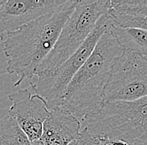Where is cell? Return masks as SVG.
<instances>
[{
	"label": "cell",
	"mask_w": 147,
	"mask_h": 145,
	"mask_svg": "<svg viewBox=\"0 0 147 145\" xmlns=\"http://www.w3.org/2000/svg\"><path fill=\"white\" fill-rule=\"evenodd\" d=\"M78 0H67L52 14L9 32L3 39V52L8 58L7 71L16 75L18 86L24 79L34 77L38 65L54 48L66 20L73 13Z\"/></svg>",
	"instance_id": "6da1fadb"
},
{
	"label": "cell",
	"mask_w": 147,
	"mask_h": 145,
	"mask_svg": "<svg viewBox=\"0 0 147 145\" xmlns=\"http://www.w3.org/2000/svg\"><path fill=\"white\" fill-rule=\"evenodd\" d=\"M110 26L102 35L86 62L74 75L61 99L60 106L80 122L97 114L103 108L105 85L112 67L124 50L112 34Z\"/></svg>",
	"instance_id": "7a4b0ae2"
},
{
	"label": "cell",
	"mask_w": 147,
	"mask_h": 145,
	"mask_svg": "<svg viewBox=\"0 0 147 145\" xmlns=\"http://www.w3.org/2000/svg\"><path fill=\"white\" fill-rule=\"evenodd\" d=\"M82 122L94 133L129 145H144L147 142V97L105 103L97 114Z\"/></svg>",
	"instance_id": "3957f363"
},
{
	"label": "cell",
	"mask_w": 147,
	"mask_h": 145,
	"mask_svg": "<svg viewBox=\"0 0 147 145\" xmlns=\"http://www.w3.org/2000/svg\"><path fill=\"white\" fill-rule=\"evenodd\" d=\"M110 6V0L78 1L54 48L38 65L34 76L49 74L64 63L89 36L99 18L108 13Z\"/></svg>",
	"instance_id": "277c9868"
},
{
	"label": "cell",
	"mask_w": 147,
	"mask_h": 145,
	"mask_svg": "<svg viewBox=\"0 0 147 145\" xmlns=\"http://www.w3.org/2000/svg\"><path fill=\"white\" fill-rule=\"evenodd\" d=\"M111 25L112 19L108 13L101 16L82 45L64 63L51 73L37 77L36 82L30 81L33 91L45 100L49 109L60 106L61 99L68 85L86 62L102 35Z\"/></svg>",
	"instance_id": "5b68a950"
},
{
	"label": "cell",
	"mask_w": 147,
	"mask_h": 145,
	"mask_svg": "<svg viewBox=\"0 0 147 145\" xmlns=\"http://www.w3.org/2000/svg\"><path fill=\"white\" fill-rule=\"evenodd\" d=\"M147 97V58L124 49L110 71L104 91V104L135 101Z\"/></svg>",
	"instance_id": "8992f818"
},
{
	"label": "cell",
	"mask_w": 147,
	"mask_h": 145,
	"mask_svg": "<svg viewBox=\"0 0 147 145\" xmlns=\"http://www.w3.org/2000/svg\"><path fill=\"white\" fill-rule=\"evenodd\" d=\"M13 105L9 116L23 130L30 142L41 138L43 125L49 115L47 102L38 94H32L28 89H20L8 96Z\"/></svg>",
	"instance_id": "52a82bcc"
},
{
	"label": "cell",
	"mask_w": 147,
	"mask_h": 145,
	"mask_svg": "<svg viewBox=\"0 0 147 145\" xmlns=\"http://www.w3.org/2000/svg\"><path fill=\"white\" fill-rule=\"evenodd\" d=\"M67 0H0V39L7 33L52 14Z\"/></svg>",
	"instance_id": "ba28073f"
},
{
	"label": "cell",
	"mask_w": 147,
	"mask_h": 145,
	"mask_svg": "<svg viewBox=\"0 0 147 145\" xmlns=\"http://www.w3.org/2000/svg\"><path fill=\"white\" fill-rule=\"evenodd\" d=\"M81 123L70 112L61 106L49 109L44 125L41 141L45 145H68L79 140Z\"/></svg>",
	"instance_id": "9c48e42d"
},
{
	"label": "cell",
	"mask_w": 147,
	"mask_h": 145,
	"mask_svg": "<svg viewBox=\"0 0 147 145\" xmlns=\"http://www.w3.org/2000/svg\"><path fill=\"white\" fill-rule=\"evenodd\" d=\"M110 30L123 49H129L137 52L147 50V31L146 30L119 28L113 25Z\"/></svg>",
	"instance_id": "30bf717a"
},
{
	"label": "cell",
	"mask_w": 147,
	"mask_h": 145,
	"mask_svg": "<svg viewBox=\"0 0 147 145\" xmlns=\"http://www.w3.org/2000/svg\"><path fill=\"white\" fill-rule=\"evenodd\" d=\"M0 145H31L18 123L7 116L0 119Z\"/></svg>",
	"instance_id": "8fae6325"
},
{
	"label": "cell",
	"mask_w": 147,
	"mask_h": 145,
	"mask_svg": "<svg viewBox=\"0 0 147 145\" xmlns=\"http://www.w3.org/2000/svg\"><path fill=\"white\" fill-rule=\"evenodd\" d=\"M108 14L110 17L118 15H134L147 17V0H112L110 1Z\"/></svg>",
	"instance_id": "7c38bea8"
},
{
	"label": "cell",
	"mask_w": 147,
	"mask_h": 145,
	"mask_svg": "<svg viewBox=\"0 0 147 145\" xmlns=\"http://www.w3.org/2000/svg\"><path fill=\"white\" fill-rule=\"evenodd\" d=\"M110 18L113 25L116 27L139 29L147 31V17L145 16L118 15Z\"/></svg>",
	"instance_id": "4fadbf2b"
},
{
	"label": "cell",
	"mask_w": 147,
	"mask_h": 145,
	"mask_svg": "<svg viewBox=\"0 0 147 145\" xmlns=\"http://www.w3.org/2000/svg\"><path fill=\"white\" fill-rule=\"evenodd\" d=\"M78 143L79 145H119V140L94 133L84 127Z\"/></svg>",
	"instance_id": "5bb4252c"
},
{
	"label": "cell",
	"mask_w": 147,
	"mask_h": 145,
	"mask_svg": "<svg viewBox=\"0 0 147 145\" xmlns=\"http://www.w3.org/2000/svg\"><path fill=\"white\" fill-rule=\"evenodd\" d=\"M31 145H45L44 143L41 141V139H38L37 141H34V142H31Z\"/></svg>",
	"instance_id": "9a60e30c"
},
{
	"label": "cell",
	"mask_w": 147,
	"mask_h": 145,
	"mask_svg": "<svg viewBox=\"0 0 147 145\" xmlns=\"http://www.w3.org/2000/svg\"><path fill=\"white\" fill-rule=\"evenodd\" d=\"M140 54H141L142 55H144L145 57H146L147 58V50H143V51H140V52H139Z\"/></svg>",
	"instance_id": "2e32d148"
},
{
	"label": "cell",
	"mask_w": 147,
	"mask_h": 145,
	"mask_svg": "<svg viewBox=\"0 0 147 145\" xmlns=\"http://www.w3.org/2000/svg\"><path fill=\"white\" fill-rule=\"evenodd\" d=\"M68 145H79V143H78V140H75V141H73L71 142L70 144H69Z\"/></svg>",
	"instance_id": "e0dca14e"
},
{
	"label": "cell",
	"mask_w": 147,
	"mask_h": 145,
	"mask_svg": "<svg viewBox=\"0 0 147 145\" xmlns=\"http://www.w3.org/2000/svg\"><path fill=\"white\" fill-rule=\"evenodd\" d=\"M144 145H147V142H146V144H144Z\"/></svg>",
	"instance_id": "ac0fdd59"
}]
</instances>
